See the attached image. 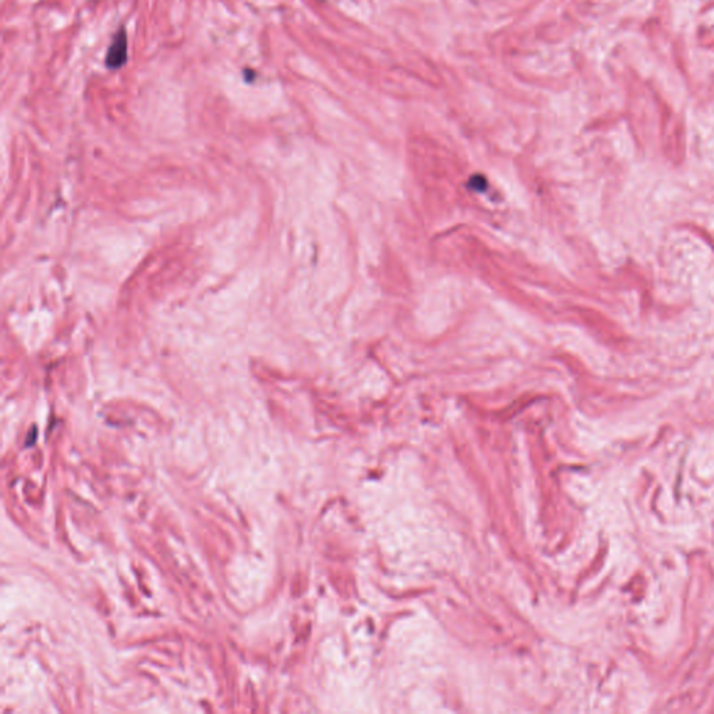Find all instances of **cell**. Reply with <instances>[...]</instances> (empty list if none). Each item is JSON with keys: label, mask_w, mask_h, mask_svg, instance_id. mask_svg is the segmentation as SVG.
<instances>
[{"label": "cell", "mask_w": 714, "mask_h": 714, "mask_svg": "<svg viewBox=\"0 0 714 714\" xmlns=\"http://www.w3.org/2000/svg\"><path fill=\"white\" fill-rule=\"evenodd\" d=\"M127 60V36L124 28H120L113 37L111 46L107 53V66L108 69H120Z\"/></svg>", "instance_id": "6da1fadb"}]
</instances>
